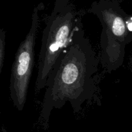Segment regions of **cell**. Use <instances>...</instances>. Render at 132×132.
Segmentation results:
<instances>
[{
    "instance_id": "1",
    "label": "cell",
    "mask_w": 132,
    "mask_h": 132,
    "mask_svg": "<svg viewBox=\"0 0 132 132\" xmlns=\"http://www.w3.org/2000/svg\"><path fill=\"white\" fill-rule=\"evenodd\" d=\"M99 60L82 24L75 30L48 76L39 121L48 127L52 111L69 103L78 113L97 92Z\"/></svg>"
},
{
    "instance_id": "2",
    "label": "cell",
    "mask_w": 132,
    "mask_h": 132,
    "mask_svg": "<svg viewBox=\"0 0 132 132\" xmlns=\"http://www.w3.org/2000/svg\"><path fill=\"white\" fill-rule=\"evenodd\" d=\"M81 24V18L68 5L56 14L52 13L48 17L42 34L35 85L36 94L45 88L53 66L70 43L75 30Z\"/></svg>"
},
{
    "instance_id": "3",
    "label": "cell",
    "mask_w": 132,
    "mask_h": 132,
    "mask_svg": "<svg viewBox=\"0 0 132 132\" xmlns=\"http://www.w3.org/2000/svg\"><path fill=\"white\" fill-rule=\"evenodd\" d=\"M41 10L39 5L34 9L30 28L17 50L12 67L9 88L10 98L15 108L20 112L26 104L34 68L35 45L41 20Z\"/></svg>"
},
{
    "instance_id": "4",
    "label": "cell",
    "mask_w": 132,
    "mask_h": 132,
    "mask_svg": "<svg viewBox=\"0 0 132 132\" xmlns=\"http://www.w3.org/2000/svg\"><path fill=\"white\" fill-rule=\"evenodd\" d=\"M89 12L95 14L103 29L125 45L132 41V33L126 27L131 15L126 14L116 1L106 0L94 3Z\"/></svg>"
},
{
    "instance_id": "5",
    "label": "cell",
    "mask_w": 132,
    "mask_h": 132,
    "mask_svg": "<svg viewBox=\"0 0 132 132\" xmlns=\"http://www.w3.org/2000/svg\"><path fill=\"white\" fill-rule=\"evenodd\" d=\"M100 61L108 73L116 71L122 65L126 45L117 40L104 29H102L100 39Z\"/></svg>"
},
{
    "instance_id": "6",
    "label": "cell",
    "mask_w": 132,
    "mask_h": 132,
    "mask_svg": "<svg viewBox=\"0 0 132 132\" xmlns=\"http://www.w3.org/2000/svg\"><path fill=\"white\" fill-rule=\"evenodd\" d=\"M6 44V33L5 30L0 28V73L3 66Z\"/></svg>"
}]
</instances>
